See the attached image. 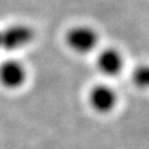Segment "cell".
<instances>
[{"mask_svg":"<svg viewBox=\"0 0 149 149\" xmlns=\"http://www.w3.org/2000/svg\"><path fill=\"white\" fill-rule=\"evenodd\" d=\"M66 44L77 53H88L98 43L97 32L90 27L79 26L72 28L65 37Z\"/></svg>","mask_w":149,"mask_h":149,"instance_id":"1","label":"cell"},{"mask_svg":"<svg viewBox=\"0 0 149 149\" xmlns=\"http://www.w3.org/2000/svg\"><path fill=\"white\" fill-rule=\"evenodd\" d=\"M33 31L24 24H13L0 32V48L17 50L26 47L33 39Z\"/></svg>","mask_w":149,"mask_h":149,"instance_id":"2","label":"cell"},{"mask_svg":"<svg viewBox=\"0 0 149 149\" xmlns=\"http://www.w3.org/2000/svg\"><path fill=\"white\" fill-rule=\"evenodd\" d=\"M88 100L93 109L102 114H106L116 106L117 94L108 85H96L91 90Z\"/></svg>","mask_w":149,"mask_h":149,"instance_id":"3","label":"cell"},{"mask_svg":"<svg viewBox=\"0 0 149 149\" xmlns=\"http://www.w3.org/2000/svg\"><path fill=\"white\" fill-rule=\"evenodd\" d=\"M26 81V69L19 61L8 60L0 65V83L8 88L20 87Z\"/></svg>","mask_w":149,"mask_h":149,"instance_id":"4","label":"cell"},{"mask_svg":"<svg viewBox=\"0 0 149 149\" xmlns=\"http://www.w3.org/2000/svg\"><path fill=\"white\" fill-rule=\"evenodd\" d=\"M97 68L103 74L114 75L118 74L123 69L124 59L122 54L115 49H105L97 56Z\"/></svg>","mask_w":149,"mask_h":149,"instance_id":"5","label":"cell"},{"mask_svg":"<svg viewBox=\"0 0 149 149\" xmlns=\"http://www.w3.org/2000/svg\"><path fill=\"white\" fill-rule=\"evenodd\" d=\"M134 84L141 88V90H149V64H144L136 68L133 72Z\"/></svg>","mask_w":149,"mask_h":149,"instance_id":"6","label":"cell"}]
</instances>
